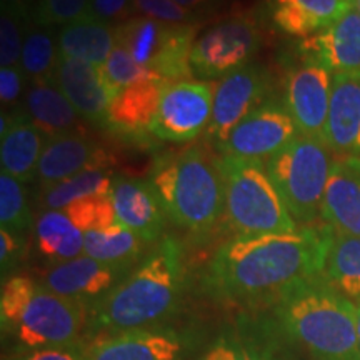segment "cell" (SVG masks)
I'll list each match as a JSON object with an SVG mask.
<instances>
[{
	"mask_svg": "<svg viewBox=\"0 0 360 360\" xmlns=\"http://www.w3.org/2000/svg\"><path fill=\"white\" fill-rule=\"evenodd\" d=\"M332 231L299 227L289 233L236 236L207 265L202 289L217 300L272 304L294 283L322 276Z\"/></svg>",
	"mask_w": 360,
	"mask_h": 360,
	"instance_id": "1",
	"label": "cell"
},
{
	"mask_svg": "<svg viewBox=\"0 0 360 360\" xmlns=\"http://www.w3.org/2000/svg\"><path fill=\"white\" fill-rule=\"evenodd\" d=\"M184 290V247L177 238L162 237L119 285L90 305L89 332L101 335L162 326L177 312Z\"/></svg>",
	"mask_w": 360,
	"mask_h": 360,
	"instance_id": "2",
	"label": "cell"
},
{
	"mask_svg": "<svg viewBox=\"0 0 360 360\" xmlns=\"http://www.w3.org/2000/svg\"><path fill=\"white\" fill-rule=\"evenodd\" d=\"M272 305L283 339L302 347L310 360H360L355 302L323 276L294 283Z\"/></svg>",
	"mask_w": 360,
	"mask_h": 360,
	"instance_id": "3",
	"label": "cell"
},
{
	"mask_svg": "<svg viewBox=\"0 0 360 360\" xmlns=\"http://www.w3.org/2000/svg\"><path fill=\"white\" fill-rule=\"evenodd\" d=\"M165 217L180 229L204 236L224 217L225 193L217 159L199 146L157 155L148 172Z\"/></svg>",
	"mask_w": 360,
	"mask_h": 360,
	"instance_id": "4",
	"label": "cell"
},
{
	"mask_svg": "<svg viewBox=\"0 0 360 360\" xmlns=\"http://www.w3.org/2000/svg\"><path fill=\"white\" fill-rule=\"evenodd\" d=\"M87 319V304L58 295L34 278L13 276L4 282L0 323L6 334L15 337L22 350L79 344Z\"/></svg>",
	"mask_w": 360,
	"mask_h": 360,
	"instance_id": "5",
	"label": "cell"
},
{
	"mask_svg": "<svg viewBox=\"0 0 360 360\" xmlns=\"http://www.w3.org/2000/svg\"><path fill=\"white\" fill-rule=\"evenodd\" d=\"M217 165L225 193L224 219L236 236L299 231L265 169V162L220 157Z\"/></svg>",
	"mask_w": 360,
	"mask_h": 360,
	"instance_id": "6",
	"label": "cell"
},
{
	"mask_svg": "<svg viewBox=\"0 0 360 360\" xmlns=\"http://www.w3.org/2000/svg\"><path fill=\"white\" fill-rule=\"evenodd\" d=\"M328 148L326 142L299 135L265 160L274 186L300 227H312L321 219L323 193L334 162Z\"/></svg>",
	"mask_w": 360,
	"mask_h": 360,
	"instance_id": "7",
	"label": "cell"
},
{
	"mask_svg": "<svg viewBox=\"0 0 360 360\" xmlns=\"http://www.w3.org/2000/svg\"><path fill=\"white\" fill-rule=\"evenodd\" d=\"M117 45H122L139 65L146 67L165 84L184 82L193 77L191 53L195 42V27L164 24L147 17L115 25Z\"/></svg>",
	"mask_w": 360,
	"mask_h": 360,
	"instance_id": "8",
	"label": "cell"
},
{
	"mask_svg": "<svg viewBox=\"0 0 360 360\" xmlns=\"http://www.w3.org/2000/svg\"><path fill=\"white\" fill-rule=\"evenodd\" d=\"M262 34L250 13H237L204 30L195 39L191 53L193 77L222 80L249 65L259 52Z\"/></svg>",
	"mask_w": 360,
	"mask_h": 360,
	"instance_id": "9",
	"label": "cell"
},
{
	"mask_svg": "<svg viewBox=\"0 0 360 360\" xmlns=\"http://www.w3.org/2000/svg\"><path fill=\"white\" fill-rule=\"evenodd\" d=\"M332 77L326 67L297 52L282 72V98L299 134L326 143Z\"/></svg>",
	"mask_w": 360,
	"mask_h": 360,
	"instance_id": "10",
	"label": "cell"
},
{
	"mask_svg": "<svg viewBox=\"0 0 360 360\" xmlns=\"http://www.w3.org/2000/svg\"><path fill=\"white\" fill-rule=\"evenodd\" d=\"M191 328L155 326L101 334L85 344L87 360H187L197 347Z\"/></svg>",
	"mask_w": 360,
	"mask_h": 360,
	"instance_id": "11",
	"label": "cell"
},
{
	"mask_svg": "<svg viewBox=\"0 0 360 360\" xmlns=\"http://www.w3.org/2000/svg\"><path fill=\"white\" fill-rule=\"evenodd\" d=\"M299 135L283 98L274 94L244 117L215 148L222 157L267 160Z\"/></svg>",
	"mask_w": 360,
	"mask_h": 360,
	"instance_id": "12",
	"label": "cell"
},
{
	"mask_svg": "<svg viewBox=\"0 0 360 360\" xmlns=\"http://www.w3.org/2000/svg\"><path fill=\"white\" fill-rule=\"evenodd\" d=\"M215 85L210 82L170 84L164 89L150 132L157 141L191 142L212 119Z\"/></svg>",
	"mask_w": 360,
	"mask_h": 360,
	"instance_id": "13",
	"label": "cell"
},
{
	"mask_svg": "<svg viewBox=\"0 0 360 360\" xmlns=\"http://www.w3.org/2000/svg\"><path fill=\"white\" fill-rule=\"evenodd\" d=\"M272 96L274 75L260 64L250 62L224 77L215 87L212 119L205 130V141L217 147L244 117Z\"/></svg>",
	"mask_w": 360,
	"mask_h": 360,
	"instance_id": "14",
	"label": "cell"
},
{
	"mask_svg": "<svg viewBox=\"0 0 360 360\" xmlns=\"http://www.w3.org/2000/svg\"><path fill=\"white\" fill-rule=\"evenodd\" d=\"M134 267L132 264H109L80 255L67 262L53 264V267L44 272L40 283L58 295L92 305L119 285Z\"/></svg>",
	"mask_w": 360,
	"mask_h": 360,
	"instance_id": "15",
	"label": "cell"
},
{
	"mask_svg": "<svg viewBox=\"0 0 360 360\" xmlns=\"http://www.w3.org/2000/svg\"><path fill=\"white\" fill-rule=\"evenodd\" d=\"M114 160L105 147L85 134L60 135L45 142L35 179L44 188L85 170H110Z\"/></svg>",
	"mask_w": 360,
	"mask_h": 360,
	"instance_id": "16",
	"label": "cell"
},
{
	"mask_svg": "<svg viewBox=\"0 0 360 360\" xmlns=\"http://www.w3.org/2000/svg\"><path fill=\"white\" fill-rule=\"evenodd\" d=\"M282 332L272 319H238L210 342L199 360H289Z\"/></svg>",
	"mask_w": 360,
	"mask_h": 360,
	"instance_id": "17",
	"label": "cell"
},
{
	"mask_svg": "<svg viewBox=\"0 0 360 360\" xmlns=\"http://www.w3.org/2000/svg\"><path fill=\"white\" fill-rule=\"evenodd\" d=\"M167 85L164 80L150 79L120 90L110 101L102 127L127 142H147Z\"/></svg>",
	"mask_w": 360,
	"mask_h": 360,
	"instance_id": "18",
	"label": "cell"
},
{
	"mask_svg": "<svg viewBox=\"0 0 360 360\" xmlns=\"http://www.w3.org/2000/svg\"><path fill=\"white\" fill-rule=\"evenodd\" d=\"M110 199L117 222L141 237L147 245L160 240L165 212L148 179L115 174Z\"/></svg>",
	"mask_w": 360,
	"mask_h": 360,
	"instance_id": "19",
	"label": "cell"
},
{
	"mask_svg": "<svg viewBox=\"0 0 360 360\" xmlns=\"http://www.w3.org/2000/svg\"><path fill=\"white\" fill-rule=\"evenodd\" d=\"M321 219L334 236L360 237V157L332 162Z\"/></svg>",
	"mask_w": 360,
	"mask_h": 360,
	"instance_id": "20",
	"label": "cell"
},
{
	"mask_svg": "<svg viewBox=\"0 0 360 360\" xmlns=\"http://www.w3.org/2000/svg\"><path fill=\"white\" fill-rule=\"evenodd\" d=\"M295 52L312 58L330 74L360 72V13L352 7L322 32L299 39Z\"/></svg>",
	"mask_w": 360,
	"mask_h": 360,
	"instance_id": "21",
	"label": "cell"
},
{
	"mask_svg": "<svg viewBox=\"0 0 360 360\" xmlns=\"http://www.w3.org/2000/svg\"><path fill=\"white\" fill-rule=\"evenodd\" d=\"M0 164L2 172L22 184L37 177L40 155L45 147V135L32 122L24 109L2 112L0 117Z\"/></svg>",
	"mask_w": 360,
	"mask_h": 360,
	"instance_id": "22",
	"label": "cell"
},
{
	"mask_svg": "<svg viewBox=\"0 0 360 360\" xmlns=\"http://www.w3.org/2000/svg\"><path fill=\"white\" fill-rule=\"evenodd\" d=\"M53 80L82 119L103 125L114 96L102 77L101 67L58 56Z\"/></svg>",
	"mask_w": 360,
	"mask_h": 360,
	"instance_id": "23",
	"label": "cell"
},
{
	"mask_svg": "<svg viewBox=\"0 0 360 360\" xmlns=\"http://www.w3.org/2000/svg\"><path fill=\"white\" fill-rule=\"evenodd\" d=\"M326 141L339 154L360 157V72L332 77Z\"/></svg>",
	"mask_w": 360,
	"mask_h": 360,
	"instance_id": "24",
	"label": "cell"
},
{
	"mask_svg": "<svg viewBox=\"0 0 360 360\" xmlns=\"http://www.w3.org/2000/svg\"><path fill=\"white\" fill-rule=\"evenodd\" d=\"M352 7L354 0H265L270 24L295 39L322 32Z\"/></svg>",
	"mask_w": 360,
	"mask_h": 360,
	"instance_id": "25",
	"label": "cell"
},
{
	"mask_svg": "<svg viewBox=\"0 0 360 360\" xmlns=\"http://www.w3.org/2000/svg\"><path fill=\"white\" fill-rule=\"evenodd\" d=\"M24 110L45 137L84 134L80 115L53 79L32 82L25 94Z\"/></svg>",
	"mask_w": 360,
	"mask_h": 360,
	"instance_id": "26",
	"label": "cell"
},
{
	"mask_svg": "<svg viewBox=\"0 0 360 360\" xmlns=\"http://www.w3.org/2000/svg\"><path fill=\"white\" fill-rule=\"evenodd\" d=\"M115 44V25L85 17L62 27L57 37V52L60 57L77 58L102 67L110 57Z\"/></svg>",
	"mask_w": 360,
	"mask_h": 360,
	"instance_id": "27",
	"label": "cell"
},
{
	"mask_svg": "<svg viewBox=\"0 0 360 360\" xmlns=\"http://www.w3.org/2000/svg\"><path fill=\"white\" fill-rule=\"evenodd\" d=\"M35 247L53 264L84 255V232L64 210H44L34 225Z\"/></svg>",
	"mask_w": 360,
	"mask_h": 360,
	"instance_id": "28",
	"label": "cell"
},
{
	"mask_svg": "<svg viewBox=\"0 0 360 360\" xmlns=\"http://www.w3.org/2000/svg\"><path fill=\"white\" fill-rule=\"evenodd\" d=\"M322 276L352 302H360V237L332 233Z\"/></svg>",
	"mask_w": 360,
	"mask_h": 360,
	"instance_id": "29",
	"label": "cell"
},
{
	"mask_svg": "<svg viewBox=\"0 0 360 360\" xmlns=\"http://www.w3.org/2000/svg\"><path fill=\"white\" fill-rule=\"evenodd\" d=\"M146 242L119 222L84 233V255L109 264H132L142 257Z\"/></svg>",
	"mask_w": 360,
	"mask_h": 360,
	"instance_id": "30",
	"label": "cell"
},
{
	"mask_svg": "<svg viewBox=\"0 0 360 360\" xmlns=\"http://www.w3.org/2000/svg\"><path fill=\"white\" fill-rule=\"evenodd\" d=\"M114 188V174L110 170H85L74 177L62 180L40 191V204L47 210H64L74 202L90 195H110Z\"/></svg>",
	"mask_w": 360,
	"mask_h": 360,
	"instance_id": "31",
	"label": "cell"
},
{
	"mask_svg": "<svg viewBox=\"0 0 360 360\" xmlns=\"http://www.w3.org/2000/svg\"><path fill=\"white\" fill-rule=\"evenodd\" d=\"M58 52L49 30L42 27L27 29L24 49H22L20 67L32 82L53 79Z\"/></svg>",
	"mask_w": 360,
	"mask_h": 360,
	"instance_id": "32",
	"label": "cell"
},
{
	"mask_svg": "<svg viewBox=\"0 0 360 360\" xmlns=\"http://www.w3.org/2000/svg\"><path fill=\"white\" fill-rule=\"evenodd\" d=\"M0 225L13 233L25 232L32 225L24 184L6 172L0 174Z\"/></svg>",
	"mask_w": 360,
	"mask_h": 360,
	"instance_id": "33",
	"label": "cell"
},
{
	"mask_svg": "<svg viewBox=\"0 0 360 360\" xmlns=\"http://www.w3.org/2000/svg\"><path fill=\"white\" fill-rule=\"evenodd\" d=\"M101 72L107 87H109L114 97L120 92V90L127 89L130 85L143 82V80L159 79L155 74H152L150 70L146 69V67L139 65L122 45L117 44L114 51L110 53V57L107 58L105 64L101 67Z\"/></svg>",
	"mask_w": 360,
	"mask_h": 360,
	"instance_id": "34",
	"label": "cell"
},
{
	"mask_svg": "<svg viewBox=\"0 0 360 360\" xmlns=\"http://www.w3.org/2000/svg\"><path fill=\"white\" fill-rule=\"evenodd\" d=\"M64 212L84 233L117 224L115 209L110 195L85 197V199H80L65 207Z\"/></svg>",
	"mask_w": 360,
	"mask_h": 360,
	"instance_id": "35",
	"label": "cell"
},
{
	"mask_svg": "<svg viewBox=\"0 0 360 360\" xmlns=\"http://www.w3.org/2000/svg\"><path fill=\"white\" fill-rule=\"evenodd\" d=\"M90 0H37L32 12L35 25H69L89 17Z\"/></svg>",
	"mask_w": 360,
	"mask_h": 360,
	"instance_id": "36",
	"label": "cell"
},
{
	"mask_svg": "<svg viewBox=\"0 0 360 360\" xmlns=\"http://www.w3.org/2000/svg\"><path fill=\"white\" fill-rule=\"evenodd\" d=\"M132 11L139 17L175 25H193L199 20V13L180 7L172 0H132Z\"/></svg>",
	"mask_w": 360,
	"mask_h": 360,
	"instance_id": "37",
	"label": "cell"
},
{
	"mask_svg": "<svg viewBox=\"0 0 360 360\" xmlns=\"http://www.w3.org/2000/svg\"><path fill=\"white\" fill-rule=\"evenodd\" d=\"M25 19L15 13L2 11L0 15V65L15 67L20 65L22 49H24V30L22 22Z\"/></svg>",
	"mask_w": 360,
	"mask_h": 360,
	"instance_id": "38",
	"label": "cell"
},
{
	"mask_svg": "<svg viewBox=\"0 0 360 360\" xmlns=\"http://www.w3.org/2000/svg\"><path fill=\"white\" fill-rule=\"evenodd\" d=\"M132 0H90L89 17L105 22V24L117 25L129 20L132 15Z\"/></svg>",
	"mask_w": 360,
	"mask_h": 360,
	"instance_id": "39",
	"label": "cell"
},
{
	"mask_svg": "<svg viewBox=\"0 0 360 360\" xmlns=\"http://www.w3.org/2000/svg\"><path fill=\"white\" fill-rule=\"evenodd\" d=\"M25 255V242L22 233H13L6 229H0V269L2 276L11 274Z\"/></svg>",
	"mask_w": 360,
	"mask_h": 360,
	"instance_id": "40",
	"label": "cell"
},
{
	"mask_svg": "<svg viewBox=\"0 0 360 360\" xmlns=\"http://www.w3.org/2000/svg\"><path fill=\"white\" fill-rule=\"evenodd\" d=\"M11 360H87L85 344L79 342L65 347H49L35 350H19Z\"/></svg>",
	"mask_w": 360,
	"mask_h": 360,
	"instance_id": "41",
	"label": "cell"
},
{
	"mask_svg": "<svg viewBox=\"0 0 360 360\" xmlns=\"http://www.w3.org/2000/svg\"><path fill=\"white\" fill-rule=\"evenodd\" d=\"M25 72L20 65L15 67H2L0 69V101L2 105H13L24 92Z\"/></svg>",
	"mask_w": 360,
	"mask_h": 360,
	"instance_id": "42",
	"label": "cell"
},
{
	"mask_svg": "<svg viewBox=\"0 0 360 360\" xmlns=\"http://www.w3.org/2000/svg\"><path fill=\"white\" fill-rule=\"evenodd\" d=\"M29 0H2V11H8L15 15L22 17L27 20V13H29Z\"/></svg>",
	"mask_w": 360,
	"mask_h": 360,
	"instance_id": "43",
	"label": "cell"
},
{
	"mask_svg": "<svg viewBox=\"0 0 360 360\" xmlns=\"http://www.w3.org/2000/svg\"><path fill=\"white\" fill-rule=\"evenodd\" d=\"M172 2L179 4L180 7H186L188 11H202V8H209L215 0H172Z\"/></svg>",
	"mask_w": 360,
	"mask_h": 360,
	"instance_id": "44",
	"label": "cell"
},
{
	"mask_svg": "<svg viewBox=\"0 0 360 360\" xmlns=\"http://www.w3.org/2000/svg\"><path fill=\"white\" fill-rule=\"evenodd\" d=\"M355 319H357V339L360 349V302H355Z\"/></svg>",
	"mask_w": 360,
	"mask_h": 360,
	"instance_id": "45",
	"label": "cell"
},
{
	"mask_svg": "<svg viewBox=\"0 0 360 360\" xmlns=\"http://www.w3.org/2000/svg\"><path fill=\"white\" fill-rule=\"evenodd\" d=\"M354 7L357 8V12L360 13V0H354Z\"/></svg>",
	"mask_w": 360,
	"mask_h": 360,
	"instance_id": "46",
	"label": "cell"
}]
</instances>
